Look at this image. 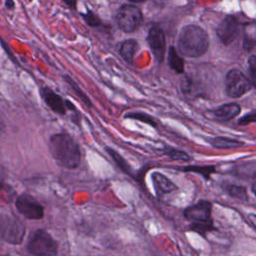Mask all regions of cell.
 <instances>
[{"label": "cell", "instance_id": "d6986e66", "mask_svg": "<svg viewBox=\"0 0 256 256\" xmlns=\"http://www.w3.org/2000/svg\"><path fill=\"white\" fill-rule=\"evenodd\" d=\"M106 151L110 154V156L112 157V159L115 161V163L117 164V166H118L122 171H124L125 173H129L130 167L128 166V163H127L116 151H114V150L111 149V148H106Z\"/></svg>", "mask_w": 256, "mask_h": 256}, {"label": "cell", "instance_id": "d4e9b609", "mask_svg": "<svg viewBox=\"0 0 256 256\" xmlns=\"http://www.w3.org/2000/svg\"><path fill=\"white\" fill-rule=\"evenodd\" d=\"M126 117L133 118V119H136V120L145 122V123H147V124H149V125H152V126H156V123H155V121L153 120V118H151L149 115L144 114V113H140V112L131 113V114H127Z\"/></svg>", "mask_w": 256, "mask_h": 256}, {"label": "cell", "instance_id": "8992f818", "mask_svg": "<svg viewBox=\"0 0 256 256\" xmlns=\"http://www.w3.org/2000/svg\"><path fill=\"white\" fill-rule=\"evenodd\" d=\"M25 235L24 224L14 216L3 215L0 217V237L11 244H19Z\"/></svg>", "mask_w": 256, "mask_h": 256}, {"label": "cell", "instance_id": "7a4b0ae2", "mask_svg": "<svg viewBox=\"0 0 256 256\" xmlns=\"http://www.w3.org/2000/svg\"><path fill=\"white\" fill-rule=\"evenodd\" d=\"M208 47L209 37L204 29L192 24L181 29L177 41V49L181 55L197 58L205 54Z\"/></svg>", "mask_w": 256, "mask_h": 256}, {"label": "cell", "instance_id": "cb8c5ba5", "mask_svg": "<svg viewBox=\"0 0 256 256\" xmlns=\"http://www.w3.org/2000/svg\"><path fill=\"white\" fill-rule=\"evenodd\" d=\"M83 19L89 26L97 27L101 25V20L92 11H87L85 14H83Z\"/></svg>", "mask_w": 256, "mask_h": 256}, {"label": "cell", "instance_id": "e0dca14e", "mask_svg": "<svg viewBox=\"0 0 256 256\" xmlns=\"http://www.w3.org/2000/svg\"><path fill=\"white\" fill-rule=\"evenodd\" d=\"M210 143L213 147L219 149H229V148H237L243 145V142H240L235 139L227 138V137H216L210 139Z\"/></svg>", "mask_w": 256, "mask_h": 256}, {"label": "cell", "instance_id": "52a82bcc", "mask_svg": "<svg viewBox=\"0 0 256 256\" xmlns=\"http://www.w3.org/2000/svg\"><path fill=\"white\" fill-rule=\"evenodd\" d=\"M226 93L231 98H239L246 94L251 88L250 80L238 69H231L225 80Z\"/></svg>", "mask_w": 256, "mask_h": 256}, {"label": "cell", "instance_id": "ffe728a7", "mask_svg": "<svg viewBox=\"0 0 256 256\" xmlns=\"http://www.w3.org/2000/svg\"><path fill=\"white\" fill-rule=\"evenodd\" d=\"M64 78H65V81L70 85V87L72 88V90L77 94V96L87 105V106H91V102H90V100H89V98L80 90V88H79V86L73 81V79H71L69 76H64Z\"/></svg>", "mask_w": 256, "mask_h": 256}, {"label": "cell", "instance_id": "44dd1931", "mask_svg": "<svg viewBox=\"0 0 256 256\" xmlns=\"http://www.w3.org/2000/svg\"><path fill=\"white\" fill-rule=\"evenodd\" d=\"M226 189H227V192L233 197H236L240 200H246L247 199V194H246V190H245L244 187L236 186V185H230Z\"/></svg>", "mask_w": 256, "mask_h": 256}, {"label": "cell", "instance_id": "6da1fadb", "mask_svg": "<svg viewBox=\"0 0 256 256\" xmlns=\"http://www.w3.org/2000/svg\"><path fill=\"white\" fill-rule=\"evenodd\" d=\"M50 152L56 162L67 169H75L81 161V153L75 140L66 133H57L51 136Z\"/></svg>", "mask_w": 256, "mask_h": 256}, {"label": "cell", "instance_id": "603a6c76", "mask_svg": "<svg viewBox=\"0 0 256 256\" xmlns=\"http://www.w3.org/2000/svg\"><path fill=\"white\" fill-rule=\"evenodd\" d=\"M167 155L173 159V160H177V161H189L190 157L188 154H186L183 151L180 150H176V149H168L167 151Z\"/></svg>", "mask_w": 256, "mask_h": 256}, {"label": "cell", "instance_id": "4fadbf2b", "mask_svg": "<svg viewBox=\"0 0 256 256\" xmlns=\"http://www.w3.org/2000/svg\"><path fill=\"white\" fill-rule=\"evenodd\" d=\"M240 111L241 108L237 103H228L218 107L214 111V114L218 119L222 121H229L235 118L240 113Z\"/></svg>", "mask_w": 256, "mask_h": 256}, {"label": "cell", "instance_id": "9a60e30c", "mask_svg": "<svg viewBox=\"0 0 256 256\" xmlns=\"http://www.w3.org/2000/svg\"><path fill=\"white\" fill-rule=\"evenodd\" d=\"M138 50V43L134 39H128L121 44L120 54L122 58L129 64L133 63L134 56Z\"/></svg>", "mask_w": 256, "mask_h": 256}, {"label": "cell", "instance_id": "2e32d148", "mask_svg": "<svg viewBox=\"0 0 256 256\" xmlns=\"http://www.w3.org/2000/svg\"><path fill=\"white\" fill-rule=\"evenodd\" d=\"M167 62L169 67L174 70L176 73H182L184 71V60L181 56H179L176 48L174 46H170L168 50V58Z\"/></svg>", "mask_w": 256, "mask_h": 256}, {"label": "cell", "instance_id": "8fae6325", "mask_svg": "<svg viewBox=\"0 0 256 256\" xmlns=\"http://www.w3.org/2000/svg\"><path fill=\"white\" fill-rule=\"evenodd\" d=\"M41 95H42L45 103L55 113L60 114V115H64L66 113V108H67L66 103L60 95H58L53 90H51L47 87H44L41 89Z\"/></svg>", "mask_w": 256, "mask_h": 256}, {"label": "cell", "instance_id": "277c9868", "mask_svg": "<svg viewBox=\"0 0 256 256\" xmlns=\"http://www.w3.org/2000/svg\"><path fill=\"white\" fill-rule=\"evenodd\" d=\"M27 249L34 256H56L58 243L47 231L37 229L29 234Z\"/></svg>", "mask_w": 256, "mask_h": 256}, {"label": "cell", "instance_id": "83f0119b", "mask_svg": "<svg viewBox=\"0 0 256 256\" xmlns=\"http://www.w3.org/2000/svg\"><path fill=\"white\" fill-rule=\"evenodd\" d=\"M248 220L249 222L256 228V214H249L248 215Z\"/></svg>", "mask_w": 256, "mask_h": 256}, {"label": "cell", "instance_id": "1f68e13d", "mask_svg": "<svg viewBox=\"0 0 256 256\" xmlns=\"http://www.w3.org/2000/svg\"><path fill=\"white\" fill-rule=\"evenodd\" d=\"M2 186H3V181H2V179L0 178V190H1V188H2Z\"/></svg>", "mask_w": 256, "mask_h": 256}, {"label": "cell", "instance_id": "7c38bea8", "mask_svg": "<svg viewBox=\"0 0 256 256\" xmlns=\"http://www.w3.org/2000/svg\"><path fill=\"white\" fill-rule=\"evenodd\" d=\"M152 181H153L155 190L159 195L170 193L174 190H177V186L171 180H169L166 176H164L159 172H154L152 174Z\"/></svg>", "mask_w": 256, "mask_h": 256}, {"label": "cell", "instance_id": "d6a6232c", "mask_svg": "<svg viewBox=\"0 0 256 256\" xmlns=\"http://www.w3.org/2000/svg\"><path fill=\"white\" fill-rule=\"evenodd\" d=\"M0 256H10V255H0Z\"/></svg>", "mask_w": 256, "mask_h": 256}, {"label": "cell", "instance_id": "7402d4cb", "mask_svg": "<svg viewBox=\"0 0 256 256\" xmlns=\"http://www.w3.org/2000/svg\"><path fill=\"white\" fill-rule=\"evenodd\" d=\"M248 69H249V80L251 85L256 88V55H252L248 59Z\"/></svg>", "mask_w": 256, "mask_h": 256}, {"label": "cell", "instance_id": "4dcf8cb0", "mask_svg": "<svg viewBox=\"0 0 256 256\" xmlns=\"http://www.w3.org/2000/svg\"><path fill=\"white\" fill-rule=\"evenodd\" d=\"M129 1H132V2H144L146 0H129Z\"/></svg>", "mask_w": 256, "mask_h": 256}, {"label": "cell", "instance_id": "5bb4252c", "mask_svg": "<svg viewBox=\"0 0 256 256\" xmlns=\"http://www.w3.org/2000/svg\"><path fill=\"white\" fill-rule=\"evenodd\" d=\"M256 46V21L250 22L243 27V47L245 50H252Z\"/></svg>", "mask_w": 256, "mask_h": 256}, {"label": "cell", "instance_id": "ba28073f", "mask_svg": "<svg viewBox=\"0 0 256 256\" xmlns=\"http://www.w3.org/2000/svg\"><path fill=\"white\" fill-rule=\"evenodd\" d=\"M15 205L20 214L27 219L38 220L44 216V209L42 205L30 195H20L17 198Z\"/></svg>", "mask_w": 256, "mask_h": 256}, {"label": "cell", "instance_id": "9c48e42d", "mask_svg": "<svg viewBox=\"0 0 256 256\" xmlns=\"http://www.w3.org/2000/svg\"><path fill=\"white\" fill-rule=\"evenodd\" d=\"M216 33L223 44L225 45L231 44L235 40L238 34L237 19L232 15L226 16L218 25L216 29Z\"/></svg>", "mask_w": 256, "mask_h": 256}, {"label": "cell", "instance_id": "30bf717a", "mask_svg": "<svg viewBox=\"0 0 256 256\" xmlns=\"http://www.w3.org/2000/svg\"><path fill=\"white\" fill-rule=\"evenodd\" d=\"M150 49L158 62H162L166 51V41L163 31L159 27H152L147 37Z\"/></svg>", "mask_w": 256, "mask_h": 256}, {"label": "cell", "instance_id": "ac0fdd59", "mask_svg": "<svg viewBox=\"0 0 256 256\" xmlns=\"http://www.w3.org/2000/svg\"><path fill=\"white\" fill-rule=\"evenodd\" d=\"M184 171L187 172H195V173H199L202 176H204L205 178H209L210 175L212 173H214L215 171V167L214 166H188V167H184L183 168Z\"/></svg>", "mask_w": 256, "mask_h": 256}, {"label": "cell", "instance_id": "f1b7e54d", "mask_svg": "<svg viewBox=\"0 0 256 256\" xmlns=\"http://www.w3.org/2000/svg\"><path fill=\"white\" fill-rule=\"evenodd\" d=\"M5 7L9 10L13 9L14 8V0H6L5 2Z\"/></svg>", "mask_w": 256, "mask_h": 256}, {"label": "cell", "instance_id": "f546056e", "mask_svg": "<svg viewBox=\"0 0 256 256\" xmlns=\"http://www.w3.org/2000/svg\"><path fill=\"white\" fill-rule=\"evenodd\" d=\"M252 191H253V193H254L255 196H256V182H254L253 185H252Z\"/></svg>", "mask_w": 256, "mask_h": 256}, {"label": "cell", "instance_id": "3957f363", "mask_svg": "<svg viewBox=\"0 0 256 256\" xmlns=\"http://www.w3.org/2000/svg\"><path fill=\"white\" fill-rule=\"evenodd\" d=\"M211 209L212 205L210 202L202 200L194 205L187 207L184 210V216L187 220L192 222L191 229L205 234L206 232L213 229L212 219H211Z\"/></svg>", "mask_w": 256, "mask_h": 256}, {"label": "cell", "instance_id": "484cf974", "mask_svg": "<svg viewBox=\"0 0 256 256\" xmlns=\"http://www.w3.org/2000/svg\"><path fill=\"white\" fill-rule=\"evenodd\" d=\"M253 122H256V109L252 110L251 112L245 114L242 118H240L238 121V124L239 125H247V124H250Z\"/></svg>", "mask_w": 256, "mask_h": 256}, {"label": "cell", "instance_id": "5b68a950", "mask_svg": "<svg viewBox=\"0 0 256 256\" xmlns=\"http://www.w3.org/2000/svg\"><path fill=\"white\" fill-rule=\"evenodd\" d=\"M142 18L141 10L131 4H124L120 6L116 14L118 27L126 33L135 31L141 25Z\"/></svg>", "mask_w": 256, "mask_h": 256}, {"label": "cell", "instance_id": "4316f807", "mask_svg": "<svg viewBox=\"0 0 256 256\" xmlns=\"http://www.w3.org/2000/svg\"><path fill=\"white\" fill-rule=\"evenodd\" d=\"M65 4H67L69 7H71L72 9H75L76 4H77V0H63Z\"/></svg>", "mask_w": 256, "mask_h": 256}]
</instances>
